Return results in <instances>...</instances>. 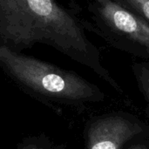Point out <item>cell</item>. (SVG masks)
I'll return each mask as SVG.
<instances>
[{"instance_id":"7","label":"cell","mask_w":149,"mask_h":149,"mask_svg":"<svg viewBox=\"0 0 149 149\" xmlns=\"http://www.w3.org/2000/svg\"><path fill=\"white\" fill-rule=\"evenodd\" d=\"M18 149H56V148H52L51 144L43 142L41 140L33 139L32 141L23 143Z\"/></svg>"},{"instance_id":"2","label":"cell","mask_w":149,"mask_h":149,"mask_svg":"<svg viewBox=\"0 0 149 149\" xmlns=\"http://www.w3.org/2000/svg\"><path fill=\"white\" fill-rule=\"evenodd\" d=\"M0 69L24 90L54 101L100 100V90L74 72L23 52L0 47Z\"/></svg>"},{"instance_id":"5","label":"cell","mask_w":149,"mask_h":149,"mask_svg":"<svg viewBox=\"0 0 149 149\" xmlns=\"http://www.w3.org/2000/svg\"><path fill=\"white\" fill-rule=\"evenodd\" d=\"M133 69L139 86L149 102V63L134 64Z\"/></svg>"},{"instance_id":"1","label":"cell","mask_w":149,"mask_h":149,"mask_svg":"<svg viewBox=\"0 0 149 149\" xmlns=\"http://www.w3.org/2000/svg\"><path fill=\"white\" fill-rule=\"evenodd\" d=\"M84 24L57 0H0V47L23 52L39 43L79 63L120 90Z\"/></svg>"},{"instance_id":"6","label":"cell","mask_w":149,"mask_h":149,"mask_svg":"<svg viewBox=\"0 0 149 149\" xmlns=\"http://www.w3.org/2000/svg\"><path fill=\"white\" fill-rule=\"evenodd\" d=\"M119 3L149 24V0H120Z\"/></svg>"},{"instance_id":"8","label":"cell","mask_w":149,"mask_h":149,"mask_svg":"<svg viewBox=\"0 0 149 149\" xmlns=\"http://www.w3.org/2000/svg\"><path fill=\"white\" fill-rule=\"evenodd\" d=\"M134 149H146L145 148H142V147H138V148H134Z\"/></svg>"},{"instance_id":"3","label":"cell","mask_w":149,"mask_h":149,"mask_svg":"<svg viewBox=\"0 0 149 149\" xmlns=\"http://www.w3.org/2000/svg\"><path fill=\"white\" fill-rule=\"evenodd\" d=\"M93 31L113 47L149 60V24L115 0H91Z\"/></svg>"},{"instance_id":"4","label":"cell","mask_w":149,"mask_h":149,"mask_svg":"<svg viewBox=\"0 0 149 149\" xmlns=\"http://www.w3.org/2000/svg\"><path fill=\"white\" fill-rule=\"evenodd\" d=\"M141 127L125 118L112 116L93 122L87 133L88 149H120Z\"/></svg>"}]
</instances>
